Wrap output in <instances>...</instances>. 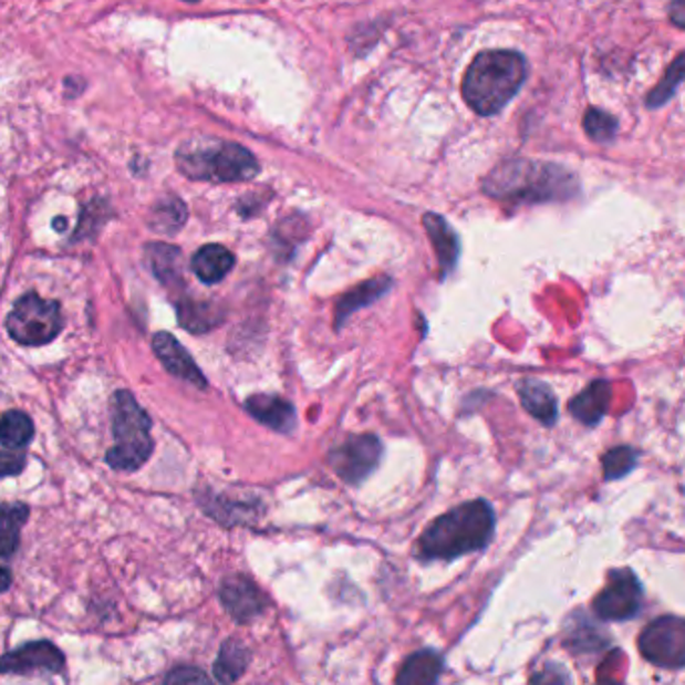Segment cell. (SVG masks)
Segmentation results:
<instances>
[{"mask_svg":"<svg viewBox=\"0 0 685 685\" xmlns=\"http://www.w3.org/2000/svg\"><path fill=\"white\" fill-rule=\"evenodd\" d=\"M423 225L427 229V235L432 239L433 247H435V253H437V261L442 267L443 274L449 273L457 263V257H459V239L455 235L452 225L445 221L439 215L435 212H427L423 217Z\"/></svg>","mask_w":685,"mask_h":685,"instance_id":"cell-15","label":"cell"},{"mask_svg":"<svg viewBox=\"0 0 685 685\" xmlns=\"http://www.w3.org/2000/svg\"><path fill=\"white\" fill-rule=\"evenodd\" d=\"M64 654L49 640L24 643L0 657V674H63Z\"/></svg>","mask_w":685,"mask_h":685,"instance_id":"cell-10","label":"cell"},{"mask_svg":"<svg viewBox=\"0 0 685 685\" xmlns=\"http://www.w3.org/2000/svg\"><path fill=\"white\" fill-rule=\"evenodd\" d=\"M531 685H570V677L561 665L548 664L541 672L533 675Z\"/></svg>","mask_w":685,"mask_h":685,"instance_id":"cell-31","label":"cell"},{"mask_svg":"<svg viewBox=\"0 0 685 685\" xmlns=\"http://www.w3.org/2000/svg\"><path fill=\"white\" fill-rule=\"evenodd\" d=\"M595 685H622L620 682H615V679H600Z\"/></svg>","mask_w":685,"mask_h":685,"instance_id":"cell-35","label":"cell"},{"mask_svg":"<svg viewBox=\"0 0 685 685\" xmlns=\"http://www.w3.org/2000/svg\"><path fill=\"white\" fill-rule=\"evenodd\" d=\"M187 2H197V0H187Z\"/></svg>","mask_w":685,"mask_h":685,"instance_id":"cell-37","label":"cell"},{"mask_svg":"<svg viewBox=\"0 0 685 685\" xmlns=\"http://www.w3.org/2000/svg\"><path fill=\"white\" fill-rule=\"evenodd\" d=\"M64 225H66V222L61 221V219H56V221H54V227H56V229H64Z\"/></svg>","mask_w":685,"mask_h":685,"instance_id":"cell-36","label":"cell"},{"mask_svg":"<svg viewBox=\"0 0 685 685\" xmlns=\"http://www.w3.org/2000/svg\"><path fill=\"white\" fill-rule=\"evenodd\" d=\"M163 685H212L211 677L205 674L200 667L195 665H183V667H175L167 677Z\"/></svg>","mask_w":685,"mask_h":685,"instance_id":"cell-29","label":"cell"},{"mask_svg":"<svg viewBox=\"0 0 685 685\" xmlns=\"http://www.w3.org/2000/svg\"><path fill=\"white\" fill-rule=\"evenodd\" d=\"M613 390L608 381H593L570 403V412L578 422L598 425L610 412Z\"/></svg>","mask_w":685,"mask_h":685,"instance_id":"cell-14","label":"cell"},{"mask_svg":"<svg viewBox=\"0 0 685 685\" xmlns=\"http://www.w3.org/2000/svg\"><path fill=\"white\" fill-rule=\"evenodd\" d=\"M153 349H155L157 357L160 359L163 367L173 373L175 377L189 381V383L197 385L200 390L207 387V380L200 373L197 363L190 357L189 351L183 347L179 341L173 338L170 333H157L153 338Z\"/></svg>","mask_w":685,"mask_h":685,"instance_id":"cell-12","label":"cell"},{"mask_svg":"<svg viewBox=\"0 0 685 685\" xmlns=\"http://www.w3.org/2000/svg\"><path fill=\"white\" fill-rule=\"evenodd\" d=\"M7 329L17 343L41 347L59 338L63 331L61 305L37 293L22 295L7 319Z\"/></svg>","mask_w":685,"mask_h":685,"instance_id":"cell-6","label":"cell"},{"mask_svg":"<svg viewBox=\"0 0 685 685\" xmlns=\"http://www.w3.org/2000/svg\"><path fill=\"white\" fill-rule=\"evenodd\" d=\"M177 167L185 177L211 183L253 179L259 163L251 151L225 141H193L177 151Z\"/></svg>","mask_w":685,"mask_h":685,"instance_id":"cell-4","label":"cell"},{"mask_svg":"<svg viewBox=\"0 0 685 685\" xmlns=\"http://www.w3.org/2000/svg\"><path fill=\"white\" fill-rule=\"evenodd\" d=\"M637 464V454L632 447L622 445V447H613L608 454L603 455V475L605 479L615 481L622 479L625 475L632 471Z\"/></svg>","mask_w":685,"mask_h":685,"instance_id":"cell-27","label":"cell"},{"mask_svg":"<svg viewBox=\"0 0 685 685\" xmlns=\"http://www.w3.org/2000/svg\"><path fill=\"white\" fill-rule=\"evenodd\" d=\"M642 610V583L632 570H615L595 595L593 612L603 622H627Z\"/></svg>","mask_w":685,"mask_h":685,"instance_id":"cell-8","label":"cell"},{"mask_svg":"<svg viewBox=\"0 0 685 685\" xmlns=\"http://www.w3.org/2000/svg\"><path fill=\"white\" fill-rule=\"evenodd\" d=\"M232 264H235V257L229 249H225L222 245H205L193 257L190 269L203 283L212 286L229 274Z\"/></svg>","mask_w":685,"mask_h":685,"instance_id":"cell-17","label":"cell"},{"mask_svg":"<svg viewBox=\"0 0 685 685\" xmlns=\"http://www.w3.org/2000/svg\"><path fill=\"white\" fill-rule=\"evenodd\" d=\"M442 672V654L435 650H419L401 665L395 685H435Z\"/></svg>","mask_w":685,"mask_h":685,"instance_id":"cell-16","label":"cell"},{"mask_svg":"<svg viewBox=\"0 0 685 685\" xmlns=\"http://www.w3.org/2000/svg\"><path fill=\"white\" fill-rule=\"evenodd\" d=\"M219 600L237 623L253 622L267 608L263 591L245 575H231L222 581Z\"/></svg>","mask_w":685,"mask_h":685,"instance_id":"cell-11","label":"cell"},{"mask_svg":"<svg viewBox=\"0 0 685 685\" xmlns=\"http://www.w3.org/2000/svg\"><path fill=\"white\" fill-rule=\"evenodd\" d=\"M27 467V457L24 454H14V452H2L0 449V479L2 477H12V475H21Z\"/></svg>","mask_w":685,"mask_h":685,"instance_id":"cell-32","label":"cell"},{"mask_svg":"<svg viewBox=\"0 0 685 685\" xmlns=\"http://www.w3.org/2000/svg\"><path fill=\"white\" fill-rule=\"evenodd\" d=\"M391 281L387 277L380 279H371L367 283L359 286L357 289L349 291L347 295L339 301L338 305V328H341L351 313H355L361 307L370 305L373 301H377L381 295H385L390 291Z\"/></svg>","mask_w":685,"mask_h":685,"instance_id":"cell-22","label":"cell"},{"mask_svg":"<svg viewBox=\"0 0 685 685\" xmlns=\"http://www.w3.org/2000/svg\"><path fill=\"white\" fill-rule=\"evenodd\" d=\"M685 81V53L679 54L675 59L672 66L665 71L662 83L655 86L654 91L647 96V106L650 108H657V106L665 105L672 96H674L677 86L682 85Z\"/></svg>","mask_w":685,"mask_h":685,"instance_id":"cell-26","label":"cell"},{"mask_svg":"<svg viewBox=\"0 0 685 685\" xmlns=\"http://www.w3.org/2000/svg\"><path fill=\"white\" fill-rule=\"evenodd\" d=\"M115 445L106 452V464L118 471H137L153 454L151 417L128 391H116L111 401Z\"/></svg>","mask_w":685,"mask_h":685,"instance_id":"cell-5","label":"cell"},{"mask_svg":"<svg viewBox=\"0 0 685 685\" xmlns=\"http://www.w3.org/2000/svg\"><path fill=\"white\" fill-rule=\"evenodd\" d=\"M185 221H187V207L177 197L158 200L151 211V217H148L151 229L163 232V235H173V232L179 231Z\"/></svg>","mask_w":685,"mask_h":685,"instance_id":"cell-24","label":"cell"},{"mask_svg":"<svg viewBox=\"0 0 685 685\" xmlns=\"http://www.w3.org/2000/svg\"><path fill=\"white\" fill-rule=\"evenodd\" d=\"M31 516L24 504H0V558L9 559L21 543V531Z\"/></svg>","mask_w":685,"mask_h":685,"instance_id":"cell-20","label":"cell"},{"mask_svg":"<svg viewBox=\"0 0 685 685\" xmlns=\"http://www.w3.org/2000/svg\"><path fill=\"white\" fill-rule=\"evenodd\" d=\"M11 585H12L11 570H9L7 565H2V563H0V593H2V591L9 590Z\"/></svg>","mask_w":685,"mask_h":685,"instance_id":"cell-34","label":"cell"},{"mask_svg":"<svg viewBox=\"0 0 685 685\" xmlns=\"http://www.w3.org/2000/svg\"><path fill=\"white\" fill-rule=\"evenodd\" d=\"M215 307L207 303H197V301H183L179 303V321L183 328L193 333H203L215 328V323L219 321L215 316Z\"/></svg>","mask_w":685,"mask_h":685,"instance_id":"cell-25","label":"cell"},{"mask_svg":"<svg viewBox=\"0 0 685 685\" xmlns=\"http://www.w3.org/2000/svg\"><path fill=\"white\" fill-rule=\"evenodd\" d=\"M34 437V423L27 413L7 412L0 417V443L7 449H22Z\"/></svg>","mask_w":685,"mask_h":685,"instance_id":"cell-23","label":"cell"},{"mask_svg":"<svg viewBox=\"0 0 685 685\" xmlns=\"http://www.w3.org/2000/svg\"><path fill=\"white\" fill-rule=\"evenodd\" d=\"M568 645H570L571 650H595V647H600L603 645V640H600L595 632H593V627L590 625H583V627H573L570 633V637H568Z\"/></svg>","mask_w":685,"mask_h":685,"instance_id":"cell-30","label":"cell"},{"mask_svg":"<svg viewBox=\"0 0 685 685\" xmlns=\"http://www.w3.org/2000/svg\"><path fill=\"white\" fill-rule=\"evenodd\" d=\"M637 647L650 664L664 670L685 667V620L664 615L643 630Z\"/></svg>","mask_w":685,"mask_h":685,"instance_id":"cell-7","label":"cell"},{"mask_svg":"<svg viewBox=\"0 0 685 685\" xmlns=\"http://www.w3.org/2000/svg\"><path fill=\"white\" fill-rule=\"evenodd\" d=\"M528 63L516 51L477 54L465 73L464 98L477 115H496L526 83Z\"/></svg>","mask_w":685,"mask_h":685,"instance_id":"cell-2","label":"cell"},{"mask_svg":"<svg viewBox=\"0 0 685 685\" xmlns=\"http://www.w3.org/2000/svg\"><path fill=\"white\" fill-rule=\"evenodd\" d=\"M145 255H147L148 269L160 283L165 286L180 283L183 273H180V251L177 247L163 243L147 245Z\"/></svg>","mask_w":685,"mask_h":685,"instance_id":"cell-21","label":"cell"},{"mask_svg":"<svg viewBox=\"0 0 685 685\" xmlns=\"http://www.w3.org/2000/svg\"><path fill=\"white\" fill-rule=\"evenodd\" d=\"M245 409L253 415L257 422L263 423L274 432L289 433L295 429L297 415L293 405L277 395H251L245 401Z\"/></svg>","mask_w":685,"mask_h":685,"instance_id":"cell-13","label":"cell"},{"mask_svg":"<svg viewBox=\"0 0 685 685\" xmlns=\"http://www.w3.org/2000/svg\"><path fill=\"white\" fill-rule=\"evenodd\" d=\"M583 128L595 143H610L617 133V121L601 108H590L583 118Z\"/></svg>","mask_w":685,"mask_h":685,"instance_id":"cell-28","label":"cell"},{"mask_svg":"<svg viewBox=\"0 0 685 685\" xmlns=\"http://www.w3.org/2000/svg\"><path fill=\"white\" fill-rule=\"evenodd\" d=\"M496 531L491 506L477 499L455 507L437 517L419 538V553L425 559H455L486 548Z\"/></svg>","mask_w":685,"mask_h":685,"instance_id":"cell-1","label":"cell"},{"mask_svg":"<svg viewBox=\"0 0 685 685\" xmlns=\"http://www.w3.org/2000/svg\"><path fill=\"white\" fill-rule=\"evenodd\" d=\"M381 455H383V445L375 435H359V437H349L347 442L341 443L338 449H333L329 455V465L345 484L357 486L375 471V467L380 465Z\"/></svg>","mask_w":685,"mask_h":685,"instance_id":"cell-9","label":"cell"},{"mask_svg":"<svg viewBox=\"0 0 685 685\" xmlns=\"http://www.w3.org/2000/svg\"><path fill=\"white\" fill-rule=\"evenodd\" d=\"M670 19H672L675 27L685 29V0H674V2H672V7H670Z\"/></svg>","mask_w":685,"mask_h":685,"instance_id":"cell-33","label":"cell"},{"mask_svg":"<svg viewBox=\"0 0 685 685\" xmlns=\"http://www.w3.org/2000/svg\"><path fill=\"white\" fill-rule=\"evenodd\" d=\"M519 399L528 413L543 425H553L558 419V399L546 383L536 380L523 381L519 385Z\"/></svg>","mask_w":685,"mask_h":685,"instance_id":"cell-19","label":"cell"},{"mask_svg":"<svg viewBox=\"0 0 685 685\" xmlns=\"http://www.w3.org/2000/svg\"><path fill=\"white\" fill-rule=\"evenodd\" d=\"M575 189L571 173L549 163L509 160L499 165L484 183L489 197L517 203H538L570 197Z\"/></svg>","mask_w":685,"mask_h":685,"instance_id":"cell-3","label":"cell"},{"mask_svg":"<svg viewBox=\"0 0 685 685\" xmlns=\"http://www.w3.org/2000/svg\"><path fill=\"white\" fill-rule=\"evenodd\" d=\"M249 662H251L249 647L243 642L231 637V640L222 643L215 665H212V672H215V677H217L219 684L231 685L243 677Z\"/></svg>","mask_w":685,"mask_h":685,"instance_id":"cell-18","label":"cell"}]
</instances>
